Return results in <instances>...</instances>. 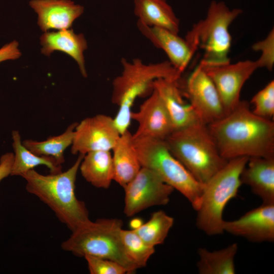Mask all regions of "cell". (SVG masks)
I'll list each match as a JSON object with an SVG mask.
<instances>
[{
  "mask_svg": "<svg viewBox=\"0 0 274 274\" xmlns=\"http://www.w3.org/2000/svg\"><path fill=\"white\" fill-rule=\"evenodd\" d=\"M200 64L214 83L226 114L239 102L243 85L259 68L256 60H250L220 65Z\"/></svg>",
  "mask_w": 274,
  "mask_h": 274,
  "instance_id": "cell-11",
  "label": "cell"
},
{
  "mask_svg": "<svg viewBox=\"0 0 274 274\" xmlns=\"http://www.w3.org/2000/svg\"><path fill=\"white\" fill-rule=\"evenodd\" d=\"M124 189V213L127 217L148 208L167 204L174 190L155 172L145 167H141Z\"/></svg>",
  "mask_w": 274,
  "mask_h": 274,
  "instance_id": "cell-9",
  "label": "cell"
},
{
  "mask_svg": "<svg viewBox=\"0 0 274 274\" xmlns=\"http://www.w3.org/2000/svg\"><path fill=\"white\" fill-rule=\"evenodd\" d=\"M121 237L125 254L136 267H145L150 257L155 253V247L146 244L134 231L122 229Z\"/></svg>",
  "mask_w": 274,
  "mask_h": 274,
  "instance_id": "cell-27",
  "label": "cell"
},
{
  "mask_svg": "<svg viewBox=\"0 0 274 274\" xmlns=\"http://www.w3.org/2000/svg\"><path fill=\"white\" fill-rule=\"evenodd\" d=\"M181 90L199 120L204 124L208 125L226 115L214 83L200 63L186 79L183 90Z\"/></svg>",
  "mask_w": 274,
  "mask_h": 274,
  "instance_id": "cell-10",
  "label": "cell"
},
{
  "mask_svg": "<svg viewBox=\"0 0 274 274\" xmlns=\"http://www.w3.org/2000/svg\"><path fill=\"white\" fill-rule=\"evenodd\" d=\"M252 48L255 51L261 52V56L256 60L259 68L265 67L271 71L274 64L273 28L264 39L254 43Z\"/></svg>",
  "mask_w": 274,
  "mask_h": 274,
  "instance_id": "cell-30",
  "label": "cell"
},
{
  "mask_svg": "<svg viewBox=\"0 0 274 274\" xmlns=\"http://www.w3.org/2000/svg\"><path fill=\"white\" fill-rule=\"evenodd\" d=\"M131 118L138 124L133 139L151 138L165 140L174 131L166 108L154 89L139 110L131 112Z\"/></svg>",
  "mask_w": 274,
  "mask_h": 274,
  "instance_id": "cell-14",
  "label": "cell"
},
{
  "mask_svg": "<svg viewBox=\"0 0 274 274\" xmlns=\"http://www.w3.org/2000/svg\"><path fill=\"white\" fill-rule=\"evenodd\" d=\"M84 156L80 154L63 172L43 175L32 169L21 176L26 181V191L49 207L72 232L91 221L85 203L75 193L77 175Z\"/></svg>",
  "mask_w": 274,
  "mask_h": 274,
  "instance_id": "cell-2",
  "label": "cell"
},
{
  "mask_svg": "<svg viewBox=\"0 0 274 274\" xmlns=\"http://www.w3.org/2000/svg\"><path fill=\"white\" fill-rule=\"evenodd\" d=\"M249 157L228 160L206 184L197 212V227L210 236L224 232L223 215L228 202L235 197L242 184L241 175Z\"/></svg>",
  "mask_w": 274,
  "mask_h": 274,
  "instance_id": "cell-6",
  "label": "cell"
},
{
  "mask_svg": "<svg viewBox=\"0 0 274 274\" xmlns=\"http://www.w3.org/2000/svg\"><path fill=\"white\" fill-rule=\"evenodd\" d=\"M113 150L114 179L124 188L142 167L129 130L121 134Z\"/></svg>",
  "mask_w": 274,
  "mask_h": 274,
  "instance_id": "cell-20",
  "label": "cell"
},
{
  "mask_svg": "<svg viewBox=\"0 0 274 274\" xmlns=\"http://www.w3.org/2000/svg\"><path fill=\"white\" fill-rule=\"evenodd\" d=\"M29 5L38 14V24L44 32L68 29L84 12L82 6L71 0H31Z\"/></svg>",
  "mask_w": 274,
  "mask_h": 274,
  "instance_id": "cell-16",
  "label": "cell"
},
{
  "mask_svg": "<svg viewBox=\"0 0 274 274\" xmlns=\"http://www.w3.org/2000/svg\"><path fill=\"white\" fill-rule=\"evenodd\" d=\"M224 232L253 243L274 241V203H262L238 219L224 221Z\"/></svg>",
  "mask_w": 274,
  "mask_h": 274,
  "instance_id": "cell-13",
  "label": "cell"
},
{
  "mask_svg": "<svg viewBox=\"0 0 274 274\" xmlns=\"http://www.w3.org/2000/svg\"><path fill=\"white\" fill-rule=\"evenodd\" d=\"M134 13L138 21L153 27L179 33L180 21L166 0H134Z\"/></svg>",
  "mask_w": 274,
  "mask_h": 274,
  "instance_id": "cell-21",
  "label": "cell"
},
{
  "mask_svg": "<svg viewBox=\"0 0 274 274\" xmlns=\"http://www.w3.org/2000/svg\"><path fill=\"white\" fill-rule=\"evenodd\" d=\"M242 12L240 9L230 10L223 2L211 3L206 17L194 24L185 38L194 53L198 48L203 51L200 64L220 65L230 62L232 38L229 27Z\"/></svg>",
  "mask_w": 274,
  "mask_h": 274,
  "instance_id": "cell-5",
  "label": "cell"
},
{
  "mask_svg": "<svg viewBox=\"0 0 274 274\" xmlns=\"http://www.w3.org/2000/svg\"><path fill=\"white\" fill-rule=\"evenodd\" d=\"M77 124L75 122L70 124L65 131L59 135L50 136L42 141L25 140L22 142V144L36 155L53 157L61 165L65 161L64 151L72 144Z\"/></svg>",
  "mask_w": 274,
  "mask_h": 274,
  "instance_id": "cell-25",
  "label": "cell"
},
{
  "mask_svg": "<svg viewBox=\"0 0 274 274\" xmlns=\"http://www.w3.org/2000/svg\"><path fill=\"white\" fill-rule=\"evenodd\" d=\"M14 161V154L7 153L0 158V182L11 175Z\"/></svg>",
  "mask_w": 274,
  "mask_h": 274,
  "instance_id": "cell-32",
  "label": "cell"
},
{
  "mask_svg": "<svg viewBox=\"0 0 274 274\" xmlns=\"http://www.w3.org/2000/svg\"><path fill=\"white\" fill-rule=\"evenodd\" d=\"M120 133L114 119L105 114L87 117L77 123L71 145L73 154L96 151H111Z\"/></svg>",
  "mask_w": 274,
  "mask_h": 274,
  "instance_id": "cell-12",
  "label": "cell"
},
{
  "mask_svg": "<svg viewBox=\"0 0 274 274\" xmlns=\"http://www.w3.org/2000/svg\"><path fill=\"white\" fill-rule=\"evenodd\" d=\"M91 274H125L127 269L119 263L107 258L87 255L84 257Z\"/></svg>",
  "mask_w": 274,
  "mask_h": 274,
  "instance_id": "cell-29",
  "label": "cell"
},
{
  "mask_svg": "<svg viewBox=\"0 0 274 274\" xmlns=\"http://www.w3.org/2000/svg\"><path fill=\"white\" fill-rule=\"evenodd\" d=\"M221 156L274 158V122L255 115L241 100L230 113L208 125Z\"/></svg>",
  "mask_w": 274,
  "mask_h": 274,
  "instance_id": "cell-1",
  "label": "cell"
},
{
  "mask_svg": "<svg viewBox=\"0 0 274 274\" xmlns=\"http://www.w3.org/2000/svg\"><path fill=\"white\" fill-rule=\"evenodd\" d=\"M174 223L173 217L160 210L152 213L147 222L133 230L146 244L155 247L164 243Z\"/></svg>",
  "mask_w": 274,
  "mask_h": 274,
  "instance_id": "cell-26",
  "label": "cell"
},
{
  "mask_svg": "<svg viewBox=\"0 0 274 274\" xmlns=\"http://www.w3.org/2000/svg\"><path fill=\"white\" fill-rule=\"evenodd\" d=\"M12 135L14 154L11 176H21L25 173L42 165L47 167L51 174L61 172V165L58 164L53 157L36 155L24 147L18 131L13 130Z\"/></svg>",
  "mask_w": 274,
  "mask_h": 274,
  "instance_id": "cell-24",
  "label": "cell"
},
{
  "mask_svg": "<svg viewBox=\"0 0 274 274\" xmlns=\"http://www.w3.org/2000/svg\"><path fill=\"white\" fill-rule=\"evenodd\" d=\"M121 63L122 70L113 81L111 95L112 102L119 107L113 119L120 134L128 130L135 100L152 91L155 80H178L182 74L168 60L147 64L138 58L131 61L122 58Z\"/></svg>",
  "mask_w": 274,
  "mask_h": 274,
  "instance_id": "cell-3",
  "label": "cell"
},
{
  "mask_svg": "<svg viewBox=\"0 0 274 274\" xmlns=\"http://www.w3.org/2000/svg\"><path fill=\"white\" fill-rule=\"evenodd\" d=\"M153 87L166 108L174 130L200 121L191 105L183 99L179 79H158L154 81Z\"/></svg>",
  "mask_w": 274,
  "mask_h": 274,
  "instance_id": "cell-17",
  "label": "cell"
},
{
  "mask_svg": "<svg viewBox=\"0 0 274 274\" xmlns=\"http://www.w3.org/2000/svg\"><path fill=\"white\" fill-rule=\"evenodd\" d=\"M122 226V221L117 218L90 221L72 231L61 247L76 256L89 255L115 261L132 273L138 268L125 254L121 237Z\"/></svg>",
  "mask_w": 274,
  "mask_h": 274,
  "instance_id": "cell-7",
  "label": "cell"
},
{
  "mask_svg": "<svg viewBox=\"0 0 274 274\" xmlns=\"http://www.w3.org/2000/svg\"><path fill=\"white\" fill-rule=\"evenodd\" d=\"M241 181L250 187L262 203H274V158L249 157Z\"/></svg>",
  "mask_w": 274,
  "mask_h": 274,
  "instance_id": "cell-18",
  "label": "cell"
},
{
  "mask_svg": "<svg viewBox=\"0 0 274 274\" xmlns=\"http://www.w3.org/2000/svg\"><path fill=\"white\" fill-rule=\"evenodd\" d=\"M238 249L233 243L226 248L210 251L199 248V259L196 266L200 274H234L236 272L234 258Z\"/></svg>",
  "mask_w": 274,
  "mask_h": 274,
  "instance_id": "cell-23",
  "label": "cell"
},
{
  "mask_svg": "<svg viewBox=\"0 0 274 274\" xmlns=\"http://www.w3.org/2000/svg\"><path fill=\"white\" fill-rule=\"evenodd\" d=\"M141 33L156 48L163 51L170 63L182 74L189 63L194 52L185 39L164 28L146 25L138 20Z\"/></svg>",
  "mask_w": 274,
  "mask_h": 274,
  "instance_id": "cell-15",
  "label": "cell"
},
{
  "mask_svg": "<svg viewBox=\"0 0 274 274\" xmlns=\"http://www.w3.org/2000/svg\"><path fill=\"white\" fill-rule=\"evenodd\" d=\"M18 43L13 41L7 44L0 49V62L7 60L18 59L21 55L18 49Z\"/></svg>",
  "mask_w": 274,
  "mask_h": 274,
  "instance_id": "cell-31",
  "label": "cell"
},
{
  "mask_svg": "<svg viewBox=\"0 0 274 274\" xmlns=\"http://www.w3.org/2000/svg\"><path fill=\"white\" fill-rule=\"evenodd\" d=\"M251 102L254 106L253 113L260 117L272 120L274 116V81H271L255 94Z\"/></svg>",
  "mask_w": 274,
  "mask_h": 274,
  "instance_id": "cell-28",
  "label": "cell"
},
{
  "mask_svg": "<svg viewBox=\"0 0 274 274\" xmlns=\"http://www.w3.org/2000/svg\"><path fill=\"white\" fill-rule=\"evenodd\" d=\"M41 52L49 56L54 51L63 52L77 63L84 77H87L84 55L87 49V41L82 33H76L72 29L46 31L40 37Z\"/></svg>",
  "mask_w": 274,
  "mask_h": 274,
  "instance_id": "cell-19",
  "label": "cell"
},
{
  "mask_svg": "<svg viewBox=\"0 0 274 274\" xmlns=\"http://www.w3.org/2000/svg\"><path fill=\"white\" fill-rule=\"evenodd\" d=\"M165 141L174 156L203 184L228 161L221 156L208 125L200 121L174 130Z\"/></svg>",
  "mask_w": 274,
  "mask_h": 274,
  "instance_id": "cell-4",
  "label": "cell"
},
{
  "mask_svg": "<svg viewBox=\"0 0 274 274\" xmlns=\"http://www.w3.org/2000/svg\"><path fill=\"white\" fill-rule=\"evenodd\" d=\"M133 141L142 167L155 172L165 183L184 195L196 211L204 184L197 181L174 156L165 140L142 138L133 139Z\"/></svg>",
  "mask_w": 274,
  "mask_h": 274,
  "instance_id": "cell-8",
  "label": "cell"
},
{
  "mask_svg": "<svg viewBox=\"0 0 274 274\" xmlns=\"http://www.w3.org/2000/svg\"><path fill=\"white\" fill-rule=\"evenodd\" d=\"M79 170L85 180L95 187L108 188L114 179L110 151H96L85 154Z\"/></svg>",
  "mask_w": 274,
  "mask_h": 274,
  "instance_id": "cell-22",
  "label": "cell"
}]
</instances>
